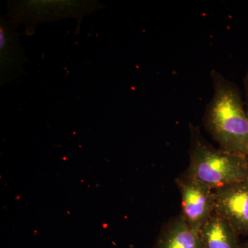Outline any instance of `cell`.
Segmentation results:
<instances>
[{"label":"cell","instance_id":"obj_1","mask_svg":"<svg viewBox=\"0 0 248 248\" xmlns=\"http://www.w3.org/2000/svg\"><path fill=\"white\" fill-rule=\"evenodd\" d=\"M211 78L214 94L204 112V126L221 149L248 156V115L241 91L216 70Z\"/></svg>","mask_w":248,"mask_h":248},{"label":"cell","instance_id":"obj_2","mask_svg":"<svg viewBox=\"0 0 248 248\" xmlns=\"http://www.w3.org/2000/svg\"><path fill=\"white\" fill-rule=\"evenodd\" d=\"M190 130L187 174L214 190L248 181L247 156L214 148L202 136L200 128L193 124H190Z\"/></svg>","mask_w":248,"mask_h":248},{"label":"cell","instance_id":"obj_3","mask_svg":"<svg viewBox=\"0 0 248 248\" xmlns=\"http://www.w3.org/2000/svg\"><path fill=\"white\" fill-rule=\"evenodd\" d=\"M97 1L26 0L8 4L9 20L14 25L37 24L67 18H82L102 7Z\"/></svg>","mask_w":248,"mask_h":248},{"label":"cell","instance_id":"obj_4","mask_svg":"<svg viewBox=\"0 0 248 248\" xmlns=\"http://www.w3.org/2000/svg\"><path fill=\"white\" fill-rule=\"evenodd\" d=\"M175 183L182 195L181 215L199 234L201 228L215 213V190L186 172L177 177Z\"/></svg>","mask_w":248,"mask_h":248},{"label":"cell","instance_id":"obj_5","mask_svg":"<svg viewBox=\"0 0 248 248\" xmlns=\"http://www.w3.org/2000/svg\"><path fill=\"white\" fill-rule=\"evenodd\" d=\"M215 190V213L223 217L239 235H248V181Z\"/></svg>","mask_w":248,"mask_h":248},{"label":"cell","instance_id":"obj_6","mask_svg":"<svg viewBox=\"0 0 248 248\" xmlns=\"http://www.w3.org/2000/svg\"><path fill=\"white\" fill-rule=\"evenodd\" d=\"M11 21L0 17V81L1 86L12 82L24 71L25 50Z\"/></svg>","mask_w":248,"mask_h":248},{"label":"cell","instance_id":"obj_7","mask_svg":"<svg viewBox=\"0 0 248 248\" xmlns=\"http://www.w3.org/2000/svg\"><path fill=\"white\" fill-rule=\"evenodd\" d=\"M153 248H203L200 235L192 231L182 215L165 225Z\"/></svg>","mask_w":248,"mask_h":248},{"label":"cell","instance_id":"obj_8","mask_svg":"<svg viewBox=\"0 0 248 248\" xmlns=\"http://www.w3.org/2000/svg\"><path fill=\"white\" fill-rule=\"evenodd\" d=\"M200 237L203 248H241L239 235L226 219L214 213L201 228Z\"/></svg>","mask_w":248,"mask_h":248},{"label":"cell","instance_id":"obj_9","mask_svg":"<svg viewBox=\"0 0 248 248\" xmlns=\"http://www.w3.org/2000/svg\"><path fill=\"white\" fill-rule=\"evenodd\" d=\"M245 91H246V110L248 111V70L247 74H246V79H245Z\"/></svg>","mask_w":248,"mask_h":248},{"label":"cell","instance_id":"obj_10","mask_svg":"<svg viewBox=\"0 0 248 248\" xmlns=\"http://www.w3.org/2000/svg\"><path fill=\"white\" fill-rule=\"evenodd\" d=\"M241 248H248V241H247L246 244L243 245V246H241Z\"/></svg>","mask_w":248,"mask_h":248},{"label":"cell","instance_id":"obj_11","mask_svg":"<svg viewBox=\"0 0 248 248\" xmlns=\"http://www.w3.org/2000/svg\"><path fill=\"white\" fill-rule=\"evenodd\" d=\"M247 112H248V111L247 110Z\"/></svg>","mask_w":248,"mask_h":248}]
</instances>
